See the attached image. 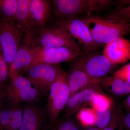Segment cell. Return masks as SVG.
<instances>
[{"instance_id": "6da1fadb", "label": "cell", "mask_w": 130, "mask_h": 130, "mask_svg": "<svg viewBox=\"0 0 130 130\" xmlns=\"http://www.w3.org/2000/svg\"><path fill=\"white\" fill-rule=\"evenodd\" d=\"M23 43L31 48L37 47H66L83 52L67 31L59 26H44L32 29L24 35Z\"/></svg>"}, {"instance_id": "7a4b0ae2", "label": "cell", "mask_w": 130, "mask_h": 130, "mask_svg": "<svg viewBox=\"0 0 130 130\" xmlns=\"http://www.w3.org/2000/svg\"><path fill=\"white\" fill-rule=\"evenodd\" d=\"M81 18L88 26L94 41L98 45L106 44L130 33V22H115L91 15Z\"/></svg>"}, {"instance_id": "3957f363", "label": "cell", "mask_w": 130, "mask_h": 130, "mask_svg": "<svg viewBox=\"0 0 130 130\" xmlns=\"http://www.w3.org/2000/svg\"><path fill=\"white\" fill-rule=\"evenodd\" d=\"M53 13L59 20H64L78 15L101 11L106 9L105 0H53L51 1Z\"/></svg>"}, {"instance_id": "277c9868", "label": "cell", "mask_w": 130, "mask_h": 130, "mask_svg": "<svg viewBox=\"0 0 130 130\" xmlns=\"http://www.w3.org/2000/svg\"><path fill=\"white\" fill-rule=\"evenodd\" d=\"M9 78V83L5 87L4 96L10 105L32 102L39 100L42 95L22 74H15Z\"/></svg>"}, {"instance_id": "5b68a950", "label": "cell", "mask_w": 130, "mask_h": 130, "mask_svg": "<svg viewBox=\"0 0 130 130\" xmlns=\"http://www.w3.org/2000/svg\"><path fill=\"white\" fill-rule=\"evenodd\" d=\"M70 97L67 73L62 69L51 85L47 102V110L51 126Z\"/></svg>"}, {"instance_id": "8992f818", "label": "cell", "mask_w": 130, "mask_h": 130, "mask_svg": "<svg viewBox=\"0 0 130 130\" xmlns=\"http://www.w3.org/2000/svg\"><path fill=\"white\" fill-rule=\"evenodd\" d=\"M24 36L23 32L13 20L6 21L0 19V47L9 69L23 42Z\"/></svg>"}, {"instance_id": "52a82bcc", "label": "cell", "mask_w": 130, "mask_h": 130, "mask_svg": "<svg viewBox=\"0 0 130 130\" xmlns=\"http://www.w3.org/2000/svg\"><path fill=\"white\" fill-rule=\"evenodd\" d=\"M61 69L57 64L40 63L32 66L24 74L42 94L47 96L51 85Z\"/></svg>"}, {"instance_id": "ba28073f", "label": "cell", "mask_w": 130, "mask_h": 130, "mask_svg": "<svg viewBox=\"0 0 130 130\" xmlns=\"http://www.w3.org/2000/svg\"><path fill=\"white\" fill-rule=\"evenodd\" d=\"M32 49L33 61L28 69L40 63L57 64L61 62L73 61L84 53L66 47H37Z\"/></svg>"}, {"instance_id": "9c48e42d", "label": "cell", "mask_w": 130, "mask_h": 130, "mask_svg": "<svg viewBox=\"0 0 130 130\" xmlns=\"http://www.w3.org/2000/svg\"><path fill=\"white\" fill-rule=\"evenodd\" d=\"M56 24L67 31L74 40H76L83 47L85 53H93L98 47L91 36L88 26L81 18H73L58 20Z\"/></svg>"}, {"instance_id": "30bf717a", "label": "cell", "mask_w": 130, "mask_h": 130, "mask_svg": "<svg viewBox=\"0 0 130 130\" xmlns=\"http://www.w3.org/2000/svg\"><path fill=\"white\" fill-rule=\"evenodd\" d=\"M93 53H84L73 61L71 66L91 76L102 78L109 72L112 65L103 54Z\"/></svg>"}, {"instance_id": "8fae6325", "label": "cell", "mask_w": 130, "mask_h": 130, "mask_svg": "<svg viewBox=\"0 0 130 130\" xmlns=\"http://www.w3.org/2000/svg\"><path fill=\"white\" fill-rule=\"evenodd\" d=\"M100 84H96L78 91L70 96L66 105L64 117H72L79 109L90 104L96 93H102Z\"/></svg>"}, {"instance_id": "7c38bea8", "label": "cell", "mask_w": 130, "mask_h": 130, "mask_svg": "<svg viewBox=\"0 0 130 130\" xmlns=\"http://www.w3.org/2000/svg\"><path fill=\"white\" fill-rule=\"evenodd\" d=\"M112 65L122 64L130 60V42L120 37L107 43L103 51Z\"/></svg>"}, {"instance_id": "4fadbf2b", "label": "cell", "mask_w": 130, "mask_h": 130, "mask_svg": "<svg viewBox=\"0 0 130 130\" xmlns=\"http://www.w3.org/2000/svg\"><path fill=\"white\" fill-rule=\"evenodd\" d=\"M51 1L30 0L29 17L32 29L46 26L51 14Z\"/></svg>"}, {"instance_id": "5bb4252c", "label": "cell", "mask_w": 130, "mask_h": 130, "mask_svg": "<svg viewBox=\"0 0 130 130\" xmlns=\"http://www.w3.org/2000/svg\"><path fill=\"white\" fill-rule=\"evenodd\" d=\"M70 96L78 91L94 85L99 84L101 78L94 77L82 70L71 66L67 73Z\"/></svg>"}, {"instance_id": "9a60e30c", "label": "cell", "mask_w": 130, "mask_h": 130, "mask_svg": "<svg viewBox=\"0 0 130 130\" xmlns=\"http://www.w3.org/2000/svg\"><path fill=\"white\" fill-rule=\"evenodd\" d=\"M23 123L20 130H41L45 120V113L41 108L34 104L23 108Z\"/></svg>"}, {"instance_id": "2e32d148", "label": "cell", "mask_w": 130, "mask_h": 130, "mask_svg": "<svg viewBox=\"0 0 130 130\" xmlns=\"http://www.w3.org/2000/svg\"><path fill=\"white\" fill-rule=\"evenodd\" d=\"M32 49L22 42L9 68V77L16 74H24L33 61Z\"/></svg>"}, {"instance_id": "e0dca14e", "label": "cell", "mask_w": 130, "mask_h": 130, "mask_svg": "<svg viewBox=\"0 0 130 130\" xmlns=\"http://www.w3.org/2000/svg\"><path fill=\"white\" fill-rule=\"evenodd\" d=\"M30 0H18V5L13 21L24 33L27 34L31 29L29 17V7Z\"/></svg>"}, {"instance_id": "ac0fdd59", "label": "cell", "mask_w": 130, "mask_h": 130, "mask_svg": "<svg viewBox=\"0 0 130 130\" xmlns=\"http://www.w3.org/2000/svg\"><path fill=\"white\" fill-rule=\"evenodd\" d=\"M100 84L106 90L116 95L130 94V84L113 76L102 78Z\"/></svg>"}, {"instance_id": "d6986e66", "label": "cell", "mask_w": 130, "mask_h": 130, "mask_svg": "<svg viewBox=\"0 0 130 130\" xmlns=\"http://www.w3.org/2000/svg\"><path fill=\"white\" fill-rule=\"evenodd\" d=\"M76 118L83 126L89 127L95 125L96 121L95 110L92 108L84 107L77 112Z\"/></svg>"}, {"instance_id": "ffe728a7", "label": "cell", "mask_w": 130, "mask_h": 130, "mask_svg": "<svg viewBox=\"0 0 130 130\" xmlns=\"http://www.w3.org/2000/svg\"><path fill=\"white\" fill-rule=\"evenodd\" d=\"M18 3V0H0V19L13 20Z\"/></svg>"}, {"instance_id": "44dd1931", "label": "cell", "mask_w": 130, "mask_h": 130, "mask_svg": "<svg viewBox=\"0 0 130 130\" xmlns=\"http://www.w3.org/2000/svg\"><path fill=\"white\" fill-rule=\"evenodd\" d=\"M103 17L115 22H130V1L128 5L119 7Z\"/></svg>"}, {"instance_id": "7402d4cb", "label": "cell", "mask_w": 130, "mask_h": 130, "mask_svg": "<svg viewBox=\"0 0 130 130\" xmlns=\"http://www.w3.org/2000/svg\"><path fill=\"white\" fill-rule=\"evenodd\" d=\"M90 104L95 111L103 110L111 108L112 101L111 98L102 93H98L94 96Z\"/></svg>"}, {"instance_id": "603a6c76", "label": "cell", "mask_w": 130, "mask_h": 130, "mask_svg": "<svg viewBox=\"0 0 130 130\" xmlns=\"http://www.w3.org/2000/svg\"><path fill=\"white\" fill-rule=\"evenodd\" d=\"M12 105V110L9 130H20L23 123V108L20 104Z\"/></svg>"}, {"instance_id": "cb8c5ba5", "label": "cell", "mask_w": 130, "mask_h": 130, "mask_svg": "<svg viewBox=\"0 0 130 130\" xmlns=\"http://www.w3.org/2000/svg\"><path fill=\"white\" fill-rule=\"evenodd\" d=\"M72 117L66 118L54 123L51 130H80L79 122Z\"/></svg>"}, {"instance_id": "d4e9b609", "label": "cell", "mask_w": 130, "mask_h": 130, "mask_svg": "<svg viewBox=\"0 0 130 130\" xmlns=\"http://www.w3.org/2000/svg\"><path fill=\"white\" fill-rule=\"evenodd\" d=\"M96 115V127L102 129L108 124L111 116L112 113L111 108L95 111Z\"/></svg>"}, {"instance_id": "484cf974", "label": "cell", "mask_w": 130, "mask_h": 130, "mask_svg": "<svg viewBox=\"0 0 130 130\" xmlns=\"http://www.w3.org/2000/svg\"><path fill=\"white\" fill-rule=\"evenodd\" d=\"M12 106L10 105L9 107L0 109V129L9 130Z\"/></svg>"}, {"instance_id": "4316f807", "label": "cell", "mask_w": 130, "mask_h": 130, "mask_svg": "<svg viewBox=\"0 0 130 130\" xmlns=\"http://www.w3.org/2000/svg\"><path fill=\"white\" fill-rule=\"evenodd\" d=\"M9 77V69L4 58L0 47V92L3 88L8 78Z\"/></svg>"}, {"instance_id": "83f0119b", "label": "cell", "mask_w": 130, "mask_h": 130, "mask_svg": "<svg viewBox=\"0 0 130 130\" xmlns=\"http://www.w3.org/2000/svg\"><path fill=\"white\" fill-rule=\"evenodd\" d=\"M113 76L130 84V63L115 71L113 73Z\"/></svg>"}, {"instance_id": "f1b7e54d", "label": "cell", "mask_w": 130, "mask_h": 130, "mask_svg": "<svg viewBox=\"0 0 130 130\" xmlns=\"http://www.w3.org/2000/svg\"><path fill=\"white\" fill-rule=\"evenodd\" d=\"M120 117L116 111L112 113L110 121L108 125L101 130H120Z\"/></svg>"}, {"instance_id": "f546056e", "label": "cell", "mask_w": 130, "mask_h": 130, "mask_svg": "<svg viewBox=\"0 0 130 130\" xmlns=\"http://www.w3.org/2000/svg\"><path fill=\"white\" fill-rule=\"evenodd\" d=\"M125 123L126 127L130 130V112L127 114L125 116Z\"/></svg>"}, {"instance_id": "4dcf8cb0", "label": "cell", "mask_w": 130, "mask_h": 130, "mask_svg": "<svg viewBox=\"0 0 130 130\" xmlns=\"http://www.w3.org/2000/svg\"><path fill=\"white\" fill-rule=\"evenodd\" d=\"M84 130H101L100 129H98L96 127H91V128H87Z\"/></svg>"}, {"instance_id": "1f68e13d", "label": "cell", "mask_w": 130, "mask_h": 130, "mask_svg": "<svg viewBox=\"0 0 130 130\" xmlns=\"http://www.w3.org/2000/svg\"><path fill=\"white\" fill-rule=\"evenodd\" d=\"M126 102L128 105V106L130 107V94L128 96L126 100Z\"/></svg>"}, {"instance_id": "d6a6232c", "label": "cell", "mask_w": 130, "mask_h": 130, "mask_svg": "<svg viewBox=\"0 0 130 130\" xmlns=\"http://www.w3.org/2000/svg\"><path fill=\"white\" fill-rule=\"evenodd\" d=\"M1 92H0V96H1Z\"/></svg>"}, {"instance_id": "836d02e7", "label": "cell", "mask_w": 130, "mask_h": 130, "mask_svg": "<svg viewBox=\"0 0 130 130\" xmlns=\"http://www.w3.org/2000/svg\"><path fill=\"white\" fill-rule=\"evenodd\" d=\"M0 130H1V129H0Z\"/></svg>"}]
</instances>
